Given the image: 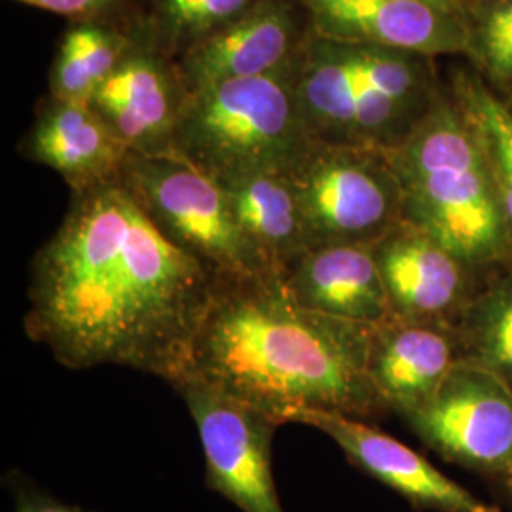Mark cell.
Wrapping results in <instances>:
<instances>
[{
	"mask_svg": "<svg viewBox=\"0 0 512 512\" xmlns=\"http://www.w3.org/2000/svg\"><path fill=\"white\" fill-rule=\"evenodd\" d=\"M219 281L120 181L73 192L29 283V338L74 370L128 366L179 384Z\"/></svg>",
	"mask_w": 512,
	"mask_h": 512,
	"instance_id": "obj_1",
	"label": "cell"
},
{
	"mask_svg": "<svg viewBox=\"0 0 512 512\" xmlns=\"http://www.w3.org/2000/svg\"><path fill=\"white\" fill-rule=\"evenodd\" d=\"M372 327L302 308L275 275L219 283L188 374L277 425L311 412L372 420L389 412L368 376Z\"/></svg>",
	"mask_w": 512,
	"mask_h": 512,
	"instance_id": "obj_2",
	"label": "cell"
},
{
	"mask_svg": "<svg viewBox=\"0 0 512 512\" xmlns=\"http://www.w3.org/2000/svg\"><path fill=\"white\" fill-rule=\"evenodd\" d=\"M387 156L403 190V220L478 270L512 260L511 232L478 131L452 114H433Z\"/></svg>",
	"mask_w": 512,
	"mask_h": 512,
	"instance_id": "obj_3",
	"label": "cell"
},
{
	"mask_svg": "<svg viewBox=\"0 0 512 512\" xmlns=\"http://www.w3.org/2000/svg\"><path fill=\"white\" fill-rule=\"evenodd\" d=\"M313 143L291 61L275 73L186 95L171 154L222 181L251 173L289 175Z\"/></svg>",
	"mask_w": 512,
	"mask_h": 512,
	"instance_id": "obj_4",
	"label": "cell"
},
{
	"mask_svg": "<svg viewBox=\"0 0 512 512\" xmlns=\"http://www.w3.org/2000/svg\"><path fill=\"white\" fill-rule=\"evenodd\" d=\"M122 183L167 241L219 283L274 275L243 234L222 184L177 154H129Z\"/></svg>",
	"mask_w": 512,
	"mask_h": 512,
	"instance_id": "obj_5",
	"label": "cell"
},
{
	"mask_svg": "<svg viewBox=\"0 0 512 512\" xmlns=\"http://www.w3.org/2000/svg\"><path fill=\"white\" fill-rule=\"evenodd\" d=\"M311 249L372 247L403 220V190L387 152L313 143L289 173Z\"/></svg>",
	"mask_w": 512,
	"mask_h": 512,
	"instance_id": "obj_6",
	"label": "cell"
},
{
	"mask_svg": "<svg viewBox=\"0 0 512 512\" xmlns=\"http://www.w3.org/2000/svg\"><path fill=\"white\" fill-rule=\"evenodd\" d=\"M440 458L494 484L512 488V389L494 372L461 359L439 389L403 418Z\"/></svg>",
	"mask_w": 512,
	"mask_h": 512,
	"instance_id": "obj_7",
	"label": "cell"
},
{
	"mask_svg": "<svg viewBox=\"0 0 512 512\" xmlns=\"http://www.w3.org/2000/svg\"><path fill=\"white\" fill-rule=\"evenodd\" d=\"M175 391L202 440L205 486L243 512H283L272 473V439L279 425L190 374Z\"/></svg>",
	"mask_w": 512,
	"mask_h": 512,
	"instance_id": "obj_8",
	"label": "cell"
},
{
	"mask_svg": "<svg viewBox=\"0 0 512 512\" xmlns=\"http://www.w3.org/2000/svg\"><path fill=\"white\" fill-rule=\"evenodd\" d=\"M372 253L393 315L406 321L456 327L484 275L406 220L374 243Z\"/></svg>",
	"mask_w": 512,
	"mask_h": 512,
	"instance_id": "obj_9",
	"label": "cell"
},
{
	"mask_svg": "<svg viewBox=\"0 0 512 512\" xmlns=\"http://www.w3.org/2000/svg\"><path fill=\"white\" fill-rule=\"evenodd\" d=\"M298 423L329 435L349 463L401 495L416 511L501 512L444 475L416 450L365 420L332 412H311Z\"/></svg>",
	"mask_w": 512,
	"mask_h": 512,
	"instance_id": "obj_10",
	"label": "cell"
},
{
	"mask_svg": "<svg viewBox=\"0 0 512 512\" xmlns=\"http://www.w3.org/2000/svg\"><path fill=\"white\" fill-rule=\"evenodd\" d=\"M298 50L287 0H256L239 18L184 50L175 69L184 97L230 80L275 73Z\"/></svg>",
	"mask_w": 512,
	"mask_h": 512,
	"instance_id": "obj_11",
	"label": "cell"
},
{
	"mask_svg": "<svg viewBox=\"0 0 512 512\" xmlns=\"http://www.w3.org/2000/svg\"><path fill=\"white\" fill-rule=\"evenodd\" d=\"M319 37L408 54H444L463 46L454 14L425 0H298Z\"/></svg>",
	"mask_w": 512,
	"mask_h": 512,
	"instance_id": "obj_12",
	"label": "cell"
},
{
	"mask_svg": "<svg viewBox=\"0 0 512 512\" xmlns=\"http://www.w3.org/2000/svg\"><path fill=\"white\" fill-rule=\"evenodd\" d=\"M461 359L454 325L393 317L372 327L368 376L389 412L401 418L427 403Z\"/></svg>",
	"mask_w": 512,
	"mask_h": 512,
	"instance_id": "obj_13",
	"label": "cell"
},
{
	"mask_svg": "<svg viewBox=\"0 0 512 512\" xmlns=\"http://www.w3.org/2000/svg\"><path fill=\"white\" fill-rule=\"evenodd\" d=\"M184 95L147 50H128L109 80L95 93L92 107L135 154H171Z\"/></svg>",
	"mask_w": 512,
	"mask_h": 512,
	"instance_id": "obj_14",
	"label": "cell"
},
{
	"mask_svg": "<svg viewBox=\"0 0 512 512\" xmlns=\"http://www.w3.org/2000/svg\"><path fill=\"white\" fill-rule=\"evenodd\" d=\"M21 152L57 171L73 192L120 181L131 154L92 105L57 99L38 114Z\"/></svg>",
	"mask_w": 512,
	"mask_h": 512,
	"instance_id": "obj_15",
	"label": "cell"
},
{
	"mask_svg": "<svg viewBox=\"0 0 512 512\" xmlns=\"http://www.w3.org/2000/svg\"><path fill=\"white\" fill-rule=\"evenodd\" d=\"M283 283L306 310L363 325H380L395 317L378 262L368 245L311 249Z\"/></svg>",
	"mask_w": 512,
	"mask_h": 512,
	"instance_id": "obj_16",
	"label": "cell"
},
{
	"mask_svg": "<svg viewBox=\"0 0 512 512\" xmlns=\"http://www.w3.org/2000/svg\"><path fill=\"white\" fill-rule=\"evenodd\" d=\"M219 183L243 234L266 260L270 272L285 279L310 251V239L289 175L251 173Z\"/></svg>",
	"mask_w": 512,
	"mask_h": 512,
	"instance_id": "obj_17",
	"label": "cell"
},
{
	"mask_svg": "<svg viewBox=\"0 0 512 512\" xmlns=\"http://www.w3.org/2000/svg\"><path fill=\"white\" fill-rule=\"evenodd\" d=\"M456 329L463 359L488 368L512 389V260L484 272Z\"/></svg>",
	"mask_w": 512,
	"mask_h": 512,
	"instance_id": "obj_18",
	"label": "cell"
},
{
	"mask_svg": "<svg viewBox=\"0 0 512 512\" xmlns=\"http://www.w3.org/2000/svg\"><path fill=\"white\" fill-rule=\"evenodd\" d=\"M126 38L95 21L71 27L61 40L52 67V99L92 105L95 93L128 54Z\"/></svg>",
	"mask_w": 512,
	"mask_h": 512,
	"instance_id": "obj_19",
	"label": "cell"
},
{
	"mask_svg": "<svg viewBox=\"0 0 512 512\" xmlns=\"http://www.w3.org/2000/svg\"><path fill=\"white\" fill-rule=\"evenodd\" d=\"M256 0H156L165 37L190 48L247 12Z\"/></svg>",
	"mask_w": 512,
	"mask_h": 512,
	"instance_id": "obj_20",
	"label": "cell"
},
{
	"mask_svg": "<svg viewBox=\"0 0 512 512\" xmlns=\"http://www.w3.org/2000/svg\"><path fill=\"white\" fill-rule=\"evenodd\" d=\"M476 131L482 137L494 171L495 186L512 239V114L494 97L478 92L473 97Z\"/></svg>",
	"mask_w": 512,
	"mask_h": 512,
	"instance_id": "obj_21",
	"label": "cell"
},
{
	"mask_svg": "<svg viewBox=\"0 0 512 512\" xmlns=\"http://www.w3.org/2000/svg\"><path fill=\"white\" fill-rule=\"evenodd\" d=\"M484 50L495 73L512 76V2L490 14L484 27Z\"/></svg>",
	"mask_w": 512,
	"mask_h": 512,
	"instance_id": "obj_22",
	"label": "cell"
},
{
	"mask_svg": "<svg viewBox=\"0 0 512 512\" xmlns=\"http://www.w3.org/2000/svg\"><path fill=\"white\" fill-rule=\"evenodd\" d=\"M8 486L14 494L16 512H90L78 505H69L54 495L42 492L37 486H33L25 476L12 473L8 476Z\"/></svg>",
	"mask_w": 512,
	"mask_h": 512,
	"instance_id": "obj_23",
	"label": "cell"
},
{
	"mask_svg": "<svg viewBox=\"0 0 512 512\" xmlns=\"http://www.w3.org/2000/svg\"><path fill=\"white\" fill-rule=\"evenodd\" d=\"M23 4L35 6L40 10H48L59 16L71 18H93L109 10L116 0H18Z\"/></svg>",
	"mask_w": 512,
	"mask_h": 512,
	"instance_id": "obj_24",
	"label": "cell"
},
{
	"mask_svg": "<svg viewBox=\"0 0 512 512\" xmlns=\"http://www.w3.org/2000/svg\"><path fill=\"white\" fill-rule=\"evenodd\" d=\"M425 2L437 6V8L448 12V14H454V16L458 14L459 0H425Z\"/></svg>",
	"mask_w": 512,
	"mask_h": 512,
	"instance_id": "obj_25",
	"label": "cell"
},
{
	"mask_svg": "<svg viewBox=\"0 0 512 512\" xmlns=\"http://www.w3.org/2000/svg\"><path fill=\"white\" fill-rule=\"evenodd\" d=\"M505 499H507V501H509V503H511V505H512V488H511V492H509V495H507V497H505Z\"/></svg>",
	"mask_w": 512,
	"mask_h": 512,
	"instance_id": "obj_26",
	"label": "cell"
}]
</instances>
